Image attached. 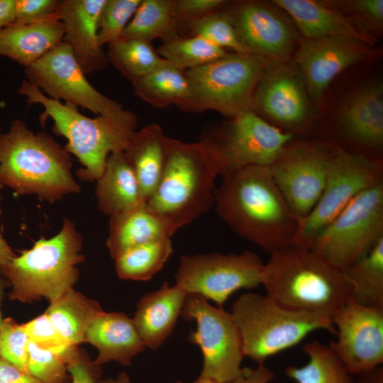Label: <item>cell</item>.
Wrapping results in <instances>:
<instances>
[{
  "instance_id": "obj_1",
  "label": "cell",
  "mask_w": 383,
  "mask_h": 383,
  "mask_svg": "<svg viewBox=\"0 0 383 383\" xmlns=\"http://www.w3.org/2000/svg\"><path fill=\"white\" fill-rule=\"evenodd\" d=\"M214 199L217 214L238 236L270 253L294 245L300 218L269 167L249 166L226 174Z\"/></svg>"
},
{
  "instance_id": "obj_2",
  "label": "cell",
  "mask_w": 383,
  "mask_h": 383,
  "mask_svg": "<svg viewBox=\"0 0 383 383\" xmlns=\"http://www.w3.org/2000/svg\"><path fill=\"white\" fill-rule=\"evenodd\" d=\"M270 254L260 284L280 305L332 319L350 299L344 272L311 249L291 245Z\"/></svg>"
},
{
  "instance_id": "obj_3",
  "label": "cell",
  "mask_w": 383,
  "mask_h": 383,
  "mask_svg": "<svg viewBox=\"0 0 383 383\" xmlns=\"http://www.w3.org/2000/svg\"><path fill=\"white\" fill-rule=\"evenodd\" d=\"M70 153L44 131L35 133L16 119L0 133V183L18 194H35L53 203L78 193Z\"/></svg>"
},
{
  "instance_id": "obj_4",
  "label": "cell",
  "mask_w": 383,
  "mask_h": 383,
  "mask_svg": "<svg viewBox=\"0 0 383 383\" xmlns=\"http://www.w3.org/2000/svg\"><path fill=\"white\" fill-rule=\"evenodd\" d=\"M18 93L26 97L28 105L38 104L44 108L39 116L41 125L51 118L53 131L67 138L65 147L83 165L77 175L84 181H96L109 156L123 152L136 131L137 117L129 110L114 116L89 118L74 105L47 96L27 79L22 82Z\"/></svg>"
},
{
  "instance_id": "obj_5",
  "label": "cell",
  "mask_w": 383,
  "mask_h": 383,
  "mask_svg": "<svg viewBox=\"0 0 383 383\" xmlns=\"http://www.w3.org/2000/svg\"><path fill=\"white\" fill-rule=\"evenodd\" d=\"M220 174L217 156L205 140L189 143L167 138L164 168L146 203L177 230L211 209Z\"/></svg>"
},
{
  "instance_id": "obj_6",
  "label": "cell",
  "mask_w": 383,
  "mask_h": 383,
  "mask_svg": "<svg viewBox=\"0 0 383 383\" xmlns=\"http://www.w3.org/2000/svg\"><path fill=\"white\" fill-rule=\"evenodd\" d=\"M82 249V235L72 221L65 218L57 234L40 238L0 270L10 283L9 298L24 303L55 301L77 282V265L84 259Z\"/></svg>"
},
{
  "instance_id": "obj_7",
  "label": "cell",
  "mask_w": 383,
  "mask_h": 383,
  "mask_svg": "<svg viewBox=\"0 0 383 383\" xmlns=\"http://www.w3.org/2000/svg\"><path fill=\"white\" fill-rule=\"evenodd\" d=\"M240 333L245 357L263 365L270 357L291 348L313 331L335 333L326 316L293 310L268 296L248 292L235 300L231 312Z\"/></svg>"
},
{
  "instance_id": "obj_8",
  "label": "cell",
  "mask_w": 383,
  "mask_h": 383,
  "mask_svg": "<svg viewBox=\"0 0 383 383\" xmlns=\"http://www.w3.org/2000/svg\"><path fill=\"white\" fill-rule=\"evenodd\" d=\"M252 53L224 56L185 71L191 89L188 110H213L235 116L253 109L256 87L269 65Z\"/></svg>"
},
{
  "instance_id": "obj_9",
  "label": "cell",
  "mask_w": 383,
  "mask_h": 383,
  "mask_svg": "<svg viewBox=\"0 0 383 383\" xmlns=\"http://www.w3.org/2000/svg\"><path fill=\"white\" fill-rule=\"evenodd\" d=\"M383 238V183L355 196L314 238L310 249L344 270Z\"/></svg>"
},
{
  "instance_id": "obj_10",
  "label": "cell",
  "mask_w": 383,
  "mask_h": 383,
  "mask_svg": "<svg viewBox=\"0 0 383 383\" xmlns=\"http://www.w3.org/2000/svg\"><path fill=\"white\" fill-rule=\"evenodd\" d=\"M383 183V162L336 146L322 194L313 210L299 221L294 245L310 248L316 235L358 194Z\"/></svg>"
},
{
  "instance_id": "obj_11",
  "label": "cell",
  "mask_w": 383,
  "mask_h": 383,
  "mask_svg": "<svg viewBox=\"0 0 383 383\" xmlns=\"http://www.w3.org/2000/svg\"><path fill=\"white\" fill-rule=\"evenodd\" d=\"M187 321L196 322L189 341L198 345L203 357L201 377L227 383L242 372L245 357L238 327L231 313L214 307L196 294H187L181 313Z\"/></svg>"
},
{
  "instance_id": "obj_12",
  "label": "cell",
  "mask_w": 383,
  "mask_h": 383,
  "mask_svg": "<svg viewBox=\"0 0 383 383\" xmlns=\"http://www.w3.org/2000/svg\"><path fill=\"white\" fill-rule=\"evenodd\" d=\"M263 266L260 257L248 250L182 255L175 280L188 294H199L222 308L235 292L260 284Z\"/></svg>"
},
{
  "instance_id": "obj_13",
  "label": "cell",
  "mask_w": 383,
  "mask_h": 383,
  "mask_svg": "<svg viewBox=\"0 0 383 383\" xmlns=\"http://www.w3.org/2000/svg\"><path fill=\"white\" fill-rule=\"evenodd\" d=\"M202 138L216 155L223 177L245 167H270L294 135L249 110L233 118L218 133Z\"/></svg>"
},
{
  "instance_id": "obj_14",
  "label": "cell",
  "mask_w": 383,
  "mask_h": 383,
  "mask_svg": "<svg viewBox=\"0 0 383 383\" xmlns=\"http://www.w3.org/2000/svg\"><path fill=\"white\" fill-rule=\"evenodd\" d=\"M335 148L331 143L292 140L269 167L277 187L300 219L309 214L322 194Z\"/></svg>"
},
{
  "instance_id": "obj_15",
  "label": "cell",
  "mask_w": 383,
  "mask_h": 383,
  "mask_svg": "<svg viewBox=\"0 0 383 383\" xmlns=\"http://www.w3.org/2000/svg\"><path fill=\"white\" fill-rule=\"evenodd\" d=\"M26 79L47 96L86 109L97 116H114L123 105L96 89L87 80L70 45L62 41L30 66Z\"/></svg>"
},
{
  "instance_id": "obj_16",
  "label": "cell",
  "mask_w": 383,
  "mask_h": 383,
  "mask_svg": "<svg viewBox=\"0 0 383 383\" xmlns=\"http://www.w3.org/2000/svg\"><path fill=\"white\" fill-rule=\"evenodd\" d=\"M337 338L329 346L353 376L383 362V309L351 298L332 318Z\"/></svg>"
},
{
  "instance_id": "obj_17",
  "label": "cell",
  "mask_w": 383,
  "mask_h": 383,
  "mask_svg": "<svg viewBox=\"0 0 383 383\" xmlns=\"http://www.w3.org/2000/svg\"><path fill=\"white\" fill-rule=\"evenodd\" d=\"M372 46L348 38H301L294 61L311 99L319 104L331 81L348 67L367 58Z\"/></svg>"
},
{
  "instance_id": "obj_18",
  "label": "cell",
  "mask_w": 383,
  "mask_h": 383,
  "mask_svg": "<svg viewBox=\"0 0 383 383\" xmlns=\"http://www.w3.org/2000/svg\"><path fill=\"white\" fill-rule=\"evenodd\" d=\"M250 53L271 64H284L295 48L293 27L278 10L257 1L239 3L225 11Z\"/></svg>"
},
{
  "instance_id": "obj_19",
  "label": "cell",
  "mask_w": 383,
  "mask_h": 383,
  "mask_svg": "<svg viewBox=\"0 0 383 383\" xmlns=\"http://www.w3.org/2000/svg\"><path fill=\"white\" fill-rule=\"evenodd\" d=\"M299 72L284 64L270 65L260 80L253 97L257 107L286 131L303 130L310 116V105Z\"/></svg>"
},
{
  "instance_id": "obj_20",
  "label": "cell",
  "mask_w": 383,
  "mask_h": 383,
  "mask_svg": "<svg viewBox=\"0 0 383 383\" xmlns=\"http://www.w3.org/2000/svg\"><path fill=\"white\" fill-rule=\"evenodd\" d=\"M336 126L343 140L358 149L357 154L380 159L375 153L383 146L382 84H367L350 94L337 112Z\"/></svg>"
},
{
  "instance_id": "obj_21",
  "label": "cell",
  "mask_w": 383,
  "mask_h": 383,
  "mask_svg": "<svg viewBox=\"0 0 383 383\" xmlns=\"http://www.w3.org/2000/svg\"><path fill=\"white\" fill-rule=\"evenodd\" d=\"M106 0H61L58 18L64 25L67 43L85 74L109 65L106 52L98 37L99 21Z\"/></svg>"
},
{
  "instance_id": "obj_22",
  "label": "cell",
  "mask_w": 383,
  "mask_h": 383,
  "mask_svg": "<svg viewBox=\"0 0 383 383\" xmlns=\"http://www.w3.org/2000/svg\"><path fill=\"white\" fill-rule=\"evenodd\" d=\"M273 4L289 14L304 38H348L374 44V38L357 27L331 1L274 0Z\"/></svg>"
},
{
  "instance_id": "obj_23",
  "label": "cell",
  "mask_w": 383,
  "mask_h": 383,
  "mask_svg": "<svg viewBox=\"0 0 383 383\" xmlns=\"http://www.w3.org/2000/svg\"><path fill=\"white\" fill-rule=\"evenodd\" d=\"M187 293L177 284L165 282L160 288L143 295L133 318L145 347L155 350L172 333Z\"/></svg>"
},
{
  "instance_id": "obj_24",
  "label": "cell",
  "mask_w": 383,
  "mask_h": 383,
  "mask_svg": "<svg viewBox=\"0 0 383 383\" xmlns=\"http://www.w3.org/2000/svg\"><path fill=\"white\" fill-rule=\"evenodd\" d=\"M84 342L97 348L94 362L101 366L111 361L129 365L145 348L133 318L123 312L103 311L89 327Z\"/></svg>"
},
{
  "instance_id": "obj_25",
  "label": "cell",
  "mask_w": 383,
  "mask_h": 383,
  "mask_svg": "<svg viewBox=\"0 0 383 383\" xmlns=\"http://www.w3.org/2000/svg\"><path fill=\"white\" fill-rule=\"evenodd\" d=\"M177 229L152 211L146 202L111 216L106 245L115 259L124 251L150 242L171 238Z\"/></svg>"
},
{
  "instance_id": "obj_26",
  "label": "cell",
  "mask_w": 383,
  "mask_h": 383,
  "mask_svg": "<svg viewBox=\"0 0 383 383\" xmlns=\"http://www.w3.org/2000/svg\"><path fill=\"white\" fill-rule=\"evenodd\" d=\"M64 33V25L59 19L11 24L0 30V56L28 67L63 41Z\"/></svg>"
},
{
  "instance_id": "obj_27",
  "label": "cell",
  "mask_w": 383,
  "mask_h": 383,
  "mask_svg": "<svg viewBox=\"0 0 383 383\" xmlns=\"http://www.w3.org/2000/svg\"><path fill=\"white\" fill-rule=\"evenodd\" d=\"M96 196L101 212L113 216L146 202L123 152L111 153L96 180Z\"/></svg>"
},
{
  "instance_id": "obj_28",
  "label": "cell",
  "mask_w": 383,
  "mask_h": 383,
  "mask_svg": "<svg viewBox=\"0 0 383 383\" xmlns=\"http://www.w3.org/2000/svg\"><path fill=\"white\" fill-rule=\"evenodd\" d=\"M167 138L160 126L151 123L136 131L123 151L146 202L154 193L164 168Z\"/></svg>"
},
{
  "instance_id": "obj_29",
  "label": "cell",
  "mask_w": 383,
  "mask_h": 383,
  "mask_svg": "<svg viewBox=\"0 0 383 383\" xmlns=\"http://www.w3.org/2000/svg\"><path fill=\"white\" fill-rule=\"evenodd\" d=\"M102 311L96 301L72 289L50 303L44 313L65 343L77 346L84 343L89 327Z\"/></svg>"
},
{
  "instance_id": "obj_30",
  "label": "cell",
  "mask_w": 383,
  "mask_h": 383,
  "mask_svg": "<svg viewBox=\"0 0 383 383\" xmlns=\"http://www.w3.org/2000/svg\"><path fill=\"white\" fill-rule=\"evenodd\" d=\"M135 96L157 108L172 104L187 109L191 89L186 72L168 62L131 82Z\"/></svg>"
},
{
  "instance_id": "obj_31",
  "label": "cell",
  "mask_w": 383,
  "mask_h": 383,
  "mask_svg": "<svg viewBox=\"0 0 383 383\" xmlns=\"http://www.w3.org/2000/svg\"><path fill=\"white\" fill-rule=\"evenodd\" d=\"M179 21L173 0H141L135 14L120 39H136L151 43L160 38L164 42L179 37Z\"/></svg>"
},
{
  "instance_id": "obj_32",
  "label": "cell",
  "mask_w": 383,
  "mask_h": 383,
  "mask_svg": "<svg viewBox=\"0 0 383 383\" xmlns=\"http://www.w3.org/2000/svg\"><path fill=\"white\" fill-rule=\"evenodd\" d=\"M343 272L353 301L362 306L383 309V238Z\"/></svg>"
},
{
  "instance_id": "obj_33",
  "label": "cell",
  "mask_w": 383,
  "mask_h": 383,
  "mask_svg": "<svg viewBox=\"0 0 383 383\" xmlns=\"http://www.w3.org/2000/svg\"><path fill=\"white\" fill-rule=\"evenodd\" d=\"M308 362L288 366L286 374L296 383H353L350 374L329 345L313 340L303 345Z\"/></svg>"
},
{
  "instance_id": "obj_34",
  "label": "cell",
  "mask_w": 383,
  "mask_h": 383,
  "mask_svg": "<svg viewBox=\"0 0 383 383\" xmlns=\"http://www.w3.org/2000/svg\"><path fill=\"white\" fill-rule=\"evenodd\" d=\"M172 252L171 238H164L130 248L115 260L122 279L147 281L159 272Z\"/></svg>"
},
{
  "instance_id": "obj_35",
  "label": "cell",
  "mask_w": 383,
  "mask_h": 383,
  "mask_svg": "<svg viewBox=\"0 0 383 383\" xmlns=\"http://www.w3.org/2000/svg\"><path fill=\"white\" fill-rule=\"evenodd\" d=\"M109 62L131 82L144 77L165 62L151 43L118 39L107 45Z\"/></svg>"
},
{
  "instance_id": "obj_36",
  "label": "cell",
  "mask_w": 383,
  "mask_h": 383,
  "mask_svg": "<svg viewBox=\"0 0 383 383\" xmlns=\"http://www.w3.org/2000/svg\"><path fill=\"white\" fill-rule=\"evenodd\" d=\"M157 51L167 62L184 71L204 65L226 54L223 48L198 35L163 42Z\"/></svg>"
},
{
  "instance_id": "obj_37",
  "label": "cell",
  "mask_w": 383,
  "mask_h": 383,
  "mask_svg": "<svg viewBox=\"0 0 383 383\" xmlns=\"http://www.w3.org/2000/svg\"><path fill=\"white\" fill-rule=\"evenodd\" d=\"M192 35H198L215 45L231 49L235 53L250 52L238 38L235 27L226 11H216L190 21Z\"/></svg>"
},
{
  "instance_id": "obj_38",
  "label": "cell",
  "mask_w": 383,
  "mask_h": 383,
  "mask_svg": "<svg viewBox=\"0 0 383 383\" xmlns=\"http://www.w3.org/2000/svg\"><path fill=\"white\" fill-rule=\"evenodd\" d=\"M141 0H106L101 10L98 37L104 48L118 39L135 14Z\"/></svg>"
},
{
  "instance_id": "obj_39",
  "label": "cell",
  "mask_w": 383,
  "mask_h": 383,
  "mask_svg": "<svg viewBox=\"0 0 383 383\" xmlns=\"http://www.w3.org/2000/svg\"><path fill=\"white\" fill-rule=\"evenodd\" d=\"M28 372L42 383H71L65 362L53 352L29 340Z\"/></svg>"
},
{
  "instance_id": "obj_40",
  "label": "cell",
  "mask_w": 383,
  "mask_h": 383,
  "mask_svg": "<svg viewBox=\"0 0 383 383\" xmlns=\"http://www.w3.org/2000/svg\"><path fill=\"white\" fill-rule=\"evenodd\" d=\"M331 2L360 29L375 39L377 35H380L383 27L382 0H346Z\"/></svg>"
},
{
  "instance_id": "obj_41",
  "label": "cell",
  "mask_w": 383,
  "mask_h": 383,
  "mask_svg": "<svg viewBox=\"0 0 383 383\" xmlns=\"http://www.w3.org/2000/svg\"><path fill=\"white\" fill-rule=\"evenodd\" d=\"M29 340L23 324L18 323L11 318H4L0 328V357L20 370L28 372Z\"/></svg>"
},
{
  "instance_id": "obj_42",
  "label": "cell",
  "mask_w": 383,
  "mask_h": 383,
  "mask_svg": "<svg viewBox=\"0 0 383 383\" xmlns=\"http://www.w3.org/2000/svg\"><path fill=\"white\" fill-rule=\"evenodd\" d=\"M23 325L30 341L41 348L53 352L66 365L77 352V346H70L65 343L45 313Z\"/></svg>"
},
{
  "instance_id": "obj_43",
  "label": "cell",
  "mask_w": 383,
  "mask_h": 383,
  "mask_svg": "<svg viewBox=\"0 0 383 383\" xmlns=\"http://www.w3.org/2000/svg\"><path fill=\"white\" fill-rule=\"evenodd\" d=\"M61 0H14L13 24L25 25L59 19Z\"/></svg>"
},
{
  "instance_id": "obj_44",
  "label": "cell",
  "mask_w": 383,
  "mask_h": 383,
  "mask_svg": "<svg viewBox=\"0 0 383 383\" xmlns=\"http://www.w3.org/2000/svg\"><path fill=\"white\" fill-rule=\"evenodd\" d=\"M67 368L71 376V383H102L101 366L79 348L67 364Z\"/></svg>"
},
{
  "instance_id": "obj_45",
  "label": "cell",
  "mask_w": 383,
  "mask_h": 383,
  "mask_svg": "<svg viewBox=\"0 0 383 383\" xmlns=\"http://www.w3.org/2000/svg\"><path fill=\"white\" fill-rule=\"evenodd\" d=\"M226 4L223 0H175L174 11L179 21H192L220 11Z\"/></svg>"
},
{
  "instance_id": "obj_46",
  "label": "cell",
  "mask_w": 383,
  "mask_h": 383,
  "mask_svg": "<svg viewBox=\"0 0 383 383\" xmlns=\"http://www.w3.org/2000/svg\"><path fill=\"white\" fill-rule=\"evenodd\" d=\"M274 377V373L265 364L257 365L255 368H243L238 377L227 383H270Z\"/></svg>"
},
{
  "instance_id": "obj_47",
  "label": "cell",
  "mask_w": 383,
  "mask_h": 383,
  "mask_svg": "<svg viewBox=\"0 0 383 383\" xmlns=\"http://www.w3.org/2000/svg\"><path fill=\"white\" fill-rule=\"evenodd\" d=\"M0 383H42L0 357Z\"/></svg>"
},
{
  "instance_id": "obj_48",
  "label": "cell",
  "mask_w": 383,
  "mask_h": 383,
  "mask_svg": "<svg viewBox=\"0 0 383 383\" xmlns=\"http://www.w3.org/2000/svg\"><path fill=\"white\" fill-rule=\"evenodd\" d=\"M14 0H0V30L13 23Z\"/></svg>"
},
{
  "instance_id": "obj_49",
  "label": "cell",
  "mask_w": 383,
  "mask_h": 383,
  "mask_svg": "<svg viewBox=\"0 0 383 383\" xmlns=\"http://www.w3.org/2000/svg\"><path fill=\"white\" fill-rule=\"evenodd\" d=\"M355 377L353 383H383V368L378 367Z\"/></svg>"
},
{
  "instance_id": "obj_50",
  "label": "cell",
  "mask_w": 383,
  "mask_h": 383,
  "mask_svg": "<svg viewBox=\"0 0 383 383\" xmlns=\"http://www.w3.org/2000/svg\"><path fill=\"white\" fill-rule=\"evenodd\" d=\"M16 255L0 234V270L6 266Z\"/></svg>"
},
{
  "instance_id": "obj_51",
  "label": "cell",
  "mask_w": 383,
  "mask_h": 383,
  "mask_svg": "<svg viewBox=\"0 0 383 383\" xmlns=\"http://www.w3.org/2000/svg\"><path fill=\"white\" fill-rule=\"evenodd\" d=\"M102 383H131L127 373L122 372L116 378L109 377L102 379Z\"/></svg>"
},
{
  "instance_id": "obj_52",
  "label": "cell",
  "mask_w": 383,
  "mask_h": 383,
  "mask_svg": "<svg viewBox=\"0 0 383 383\" xmlns=\"http://www.w3.org/2000/svg\"><path fill=\"white\" fill-rule=\"evenodd\" d=\"M175 383H182V381H177ZM192 383H218V382H216V381H214V380H213L211 379L206 378V377H203L199 376Z\"/></svg>"
},
{
  "instance_id": "obj_53",
  "label": "cell",
  "mask_w": 383,
  "mask_h": 383,
  "mask_svg": "<svg viewBox=\"0 0 383 383\" xmlns=\"http://www.w3.org/2000/svg\"><path fill=\"white\" fill-rule=\"evenodd\" d=\"M2 293H3V284H2L1 280L0 279V328L2 326L3 321L4 319L2 317L1 311V301Z\"/></svg>"
},
{
  "instance_id": "obj_54",
  "label": "cell",
  "mask_w": 383,
  "mask_h": 383,
  "mask_svg": "<svg viewBox=\"0 0 383 383\" xmlns=\"http://www.w3.org/2000/svg\"><path fill=\"white\" fill-rule=\"evenodd\" d=\"M1 126H0V132H1Z\"/></svg>"
}]
</instances>
